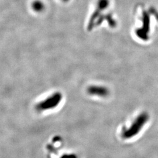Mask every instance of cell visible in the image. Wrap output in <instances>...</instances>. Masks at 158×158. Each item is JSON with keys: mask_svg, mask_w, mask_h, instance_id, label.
I'll list each match as a JSON object with an SVG mask.
<instances>
[{"mask_svg": "<svg viewBox=\"0 0 158 158\" xmlns=\"http://www.w3.org/2000/svg\"><path fill=\"white\" fill-rule=\"evenodd\" d=\"M148 119L149 115L147 113H141L136 118L128 128L123 131L122 135L123 136V138L129 139L132 138V136L136 135L142 130Z\"/></svg>", "mask_w": 158, "mask_h": 158, "instance_id": "6da1fadb", "label": "cell"}, {"mask_svg": "<svg viewBox=\"0 0 158 158\" xmlns=\"http://www.w3.org/2000/svg\"><path fill=\"white\" fill-rule=\"evenodd\" d=\"M62 99V94L59 92L55 93L52 96L46 98L45 100L39 102L36 107V110L40 111H42L53 109L56 107L60 104Z\"/></svg>", "mask_w": 158, "mask_h": 158, "instance_id": "7a4b0ae2", "label": "cell"}, {"mask_svg": "<svg viewBox=\"0 0 158 158\" xmlns=\"http://www.w3.org/2000/svg\"><path fill=\"white\" fill-rule=\"evenodd\" d=\"M151 21L149 15L145 12L143 14V25L141 28L137 29L136 31V36L144 41L149 40V33L150 32Z\"/></svg>", "mask_w": 158, "mask_h": 158, "instance_id": "3957f363", "label": "cell"}, {"mask_svg": "<svg viewBox=\"0 0 158 158\" xmlns=\"http://www.w3.org/2000/svg\"><path fill=\"white\" fill-rule=\"evenodd\" d=\"M87 91L90 95L100 97H106L109 94L108 89L104 86L91 85L88 88Z\"/></svg>", "mask_w": 158, "mask_h": 158, "instance_id": "277c9868", "label": "cell"}, {"mask_svg": "<svg viewBox=\"0 0 158 158\" xmlns=\"http://www.w3.org/2000/svg\"><path fill=\"white\" fill-rule=\"evenodd\" d=\"M151 12L152 14H153L154 17H155V18L157 19V21H158V12L156 10H155L154 8H151Z\"/></svg>", "mask_w": 158, "mask_h": 158, "instance_id": "5b68a950", "label": "cell"}]
</instances>
